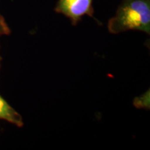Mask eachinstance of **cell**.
I'll return each mask as SVG.
<instances>
[{"label": "cell", "instance_id": "obj_3", "mask_svg": "<svg viewBox=\"0 0 150 150\" xmlns=\"http://www.w3.org/2000/svg\"><path fill=\"white\" fill-rule=\"evenodd\" d=\"M0 119L8 121L18 127L23 126L22 117L0 95Z\"/></svg>", "mask_w": 150, "mask_h": 150}, {"label": "cell", "instance_id": "obj_2", "mask_svg": "<svg viewBox=\"0 0 150 150\" xmlns=\"http://www.w3.org/2000/svg\"><path fill=\"white\" fill-rule=\"evenodd\" d=\"M93 0H59L54 11L71 20L72 25H76L84 16L94 18Z\"/></svg>", "mask_w": 150, "mask_h": 150}, {"label": "cell", "instance_id": "obj_4", "mask_svg": "<svg viewBox=\"0 0 150 150\" xmlns=\"http://www.w3.org/2000/svg\"><path fill=\"white\" fill-rule=\"evenodd\" d=\"M9 29L7 27L6 24L4 20V18L0 16V35L4 33H7L8 32Z\"/></svg>", "mask_w": 150, "mask_h": 150}, {"label": "cell", "instance_id": "obj_1", "mask_svg": "<svg viewBox=\"0 0 150 150\" xmlns=\"http://www.w3.org/2000/svg\"><path fill=\"white\" fill-rule=\"evenodd\" d=\"M108 30L118 34L131 30L150 34V0H122L115 15L108 22Z\"/></svg>", "mask_w": 150, "mask_h": 150}]
</instances>
